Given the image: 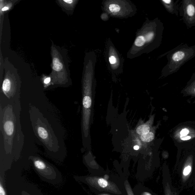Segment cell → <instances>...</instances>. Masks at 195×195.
Instances as JSON below:
<instances>
[{"instance_id":"6da1fadb","label":"cell","mask_w":195,"mask_h":195,"mask_svg":"<svg viewBox=\"0 0 195 195\" xmlns=\"http://www.w3.org/2000/svg\"><path fill=\"white\" fill-rule=\"evenodd\" d=\"M166 55L168 62L163 72L167 76L177 72L186 62L195 57V45L181 44L168 52Z\"/></svg>"},{"instance_id":"cb8c5ba5","label":"cell","mask_w":195,"mask_h":195,"mask_svg":"<svg viewBox=\"0 0 195 195\" xmlns=\"http://www.w3.org/2000/svg\"><path fill=\"white\" fill-rule=\"evenodd\" d=\"M145 195H152L150 193H146V194Z\"/></svg>"},{"instance_id":"9a60e30c","label":"cell","mask_w":195,"mask_h":195,"mask_svg":"<svg viewBox=\"0 0 195 195\" xmlns=\"http://www.w3.org/2000/svg\"><path fill=\"white\" fill-rule=\"evenodd\" d=\"M98 183L100 187L105 188L108 185V181L103 178H100L98 180Z\"/></svg>"},{"instance_id":"ba28073f","label":"cell","mask_w":195,"mask_h":195,"mask_svg":"<svg viewBox=\"0 0 195 195\" xmlns=\"http://www.w3.org/2000/svg\"><path fill=\"white\" fill-rule=\"evenodd\" d=\"M150 128L148 126L146 125H141L137 129V133L139 135H144V134H147L149 132Z\"/></svg>"},{"instance_id":"277c9868","label":"cell","mask_w":195,"mask_h":195,"mask_svg":"<svg viewBox=\"0 0 195 195\" xmlns=\"http://www.w3.org/2000/svg\"><path fill=\"white\" fill-rule=\"evenodd\" d=\"M34 166L37 173L44 180L52 183L55 180V169L43 160L38 157H30Z\"/></svg>"},{"instance_id":"8992f818","label":"cell","mask_w":195,"mask_h":195,"mask_svg":"<svg viewBox=\"0 0 195 195\" xmlns=\"http://www.w3.org/2000/svg\"><path fill=\"white\" fill-rule=\"evenodd\" d=\"M163 185L164 195H179L177 189L173 185L170 169L165 165L163 169Z\"/></svg>"},{"instance_id":"4fadbf2b","label":"cell","mask_w":195,"mask_h":195,"mask_svg":"<svg viewBox=\"0 0 195 195\" xmlns=\"http://www.w3.org/2000/svg\"><path fill=\"white\" fill-rule=\"evenodd\" d=\"M155 36V32L151 31L147 33V34L146 35L144 38L146 42H149L153 40Z\"/></svg>"},{"instance_id":"9c48e42d","label":"cell","mask_w":195,"mask_h":195,"mask_svg":"<svg viewBox=\"0 0 195 195\" xmlns=\"http://www.w3.org/2000/svg\"><path fill=\"white\" fill-rule=\"evenodd\" d=\"M53 69L56 71H60L62 69L63 66L60 61L57 58H55L53 59Z\"/></svg>"},{"instance_id":"d4e9b609","label":"cell","mask_w":195,"mask_h":195,"mask_svg":"<svg viewBox=\"0 0 195 195\" xmlns=\"http://www.w3.org/2000/svg\"><path fill=\"white\" fill-rule=\"evenodd\" d=\"M194 91H195V88H194Z\"/></svg>"},{"instance_id":"7c38bea8","label":"cell","mask_w":195,"mask_h":195,"mask_svg":"<svg viewBox=\"0 0 195 195\" xmlns=\"http://www.w3.org/2000/svg\"><path fill=\"white\" fill-rule=\"evenodd\" d=\"M146 40L144 36H139L136 38L135 41V45L137 47H141L144 45Z\"/></svg>"},{"instance_id":"7402d4cb","label":"cell","mask_w":195,"mask_h":195,"mask_svg":"<svg viewBox=\"0 0 195 195\" xmlns=\"http://www.w3.org/2000/svg\"><path fill=\"white\" fill-rule=\"evenodd\" d=\"M193 190H194L195 191V176L194 179V180H193Z\"/></svg>"},{"instance_id":"52a82bcc","label":"cell","mask_w":195,"mask_h":195,"mask_svg":"<svg viewBox=\"0 0 195 195\" xmlns=\"http://www.w3.org/2000/svg\"><path fill=\"white\" fill-rule=\"evenodd\" d=\"M179 0H162L161 2L169 13L178 16L179 15Z\"/></svg>"},{"instance_id":"2e32d148","label":"cell","mask_w":195,"mask_h":195,"mask_svg":"<svg viewBox=\"0 0 195 195\" xmlns=\"http://www.w3.org/2000/svg\"><path fill=\"white\" fill-rule=\"evenodd\" d=\"M189 133V131L188 129H184L181 130L180 132L181 136L180 137L185 136L188 135Z\"/></svg>"},{"instance_id":"603a6c76","label":"cell","mask_w":195,"mask_h":195,"mask_svg":"<svg viewBox=\"0 0 195 195\" xmlns=\"http://www.w3.org/2000/svg\"><path fill=\"white\" fill-rule=\"evenodd\" d=\"M134 149L135 150H138L139 149V147L138 146H135L134 147Z\"/></svg>"},{"instance_id":"5bb4252c","label":"cell","mask_w":195,"mask_h":195,"mask_svg":"<svg viewBox=\"0 0 195 195\" xmlns=\"http://www.w3.org/2000/svg\"><path fill=\"white\" fill-rule=\"evenodd\" d=\"M109 10L112 13H116L119 11L120 7L118 5L115 4H111L109 6Z\"/></svg>"},{"instance_id":"ac0fdd59","label":"cell","mask_w":195,"mask_h":195,"mask_svg":"<svg viewBox=\"0 0 195 195\" xmlns=\"http://www.w3.org/2000/svg\"><path fill=\"white\" fill-rule=\"evenodd\" d=\"M190 138H191V137L190 136H185L180 137L181 139L182 140H184V141L190 140Z\"/></svg>"},{"instance_id":"7a4b0ae2","label":"cell","mask_w":195,"mask_h":195,"mask_svg":"<svg viewBox=\"0 0 195 195\" xmlns=\"http://www.w3.org/2000/svg\"><path fill=\"white\" fill-rule=\"evenodd\" d=\"M1 127L4 147L7 151L12 149L16 129V120L12 105H8L1 110ZM1 129V130H2Z\"/></svg>"},{"instance_id":"8fae6325","label":"cell","mask_w":195,"mask_h":195,"mask_svg":"<svg viewBox=\"0 0 195 195\" xmlns=\"http://www.w3.org/2000/svg\"><path fill=\"white\" fill-rule=\"evenodd\" d=\"M91 101L90 97L88 96L84 97L83 99V108L85 109H88L91 105Z\"/></svg>"},{"instance_id":"30bf717a","label":"cell","mask_w":195,"mask_h":195,"mask_svg":"<svg viewBox=\"0 0 195 195\" xmlns=\"http://www.w3.org/2000/svg\"><path fill=\"white\" fill-rule=\"evenodd\" d=\"M154 138V135L152 132H149L148 133L141 135V138L143 141L149 142L153 140Z\"/></svg>"},{"instance_id":"ffe728a7","label":"cell","mask_w":195,"mask_h":195,"mask_svg":"<svg viewBox=\"0 0 195 195\" xmlns=\"http://www.w3.org/2000/svg\"><path fill=\"white\" fill-rule=\"evenodd\" d=\"M64 2H66V3H68V4H71L73 1H71V0H70V1L68 0V1H64Z\"/></svg>"},{"instance_id":"44dd1931","label":"cell","mask_w":195,"mask_h":195,"mask_svg":"<svg viewBox=\"0 0 195 195\" xmlns=\"http://www.w3.org/2000/svg\"><path fill=\"white\" fill-rule=\"evenodd\" d=\"M9 9V8L8 7H5L4 8H3L2 9V11H5L8 10Z\"/></svg>"},{"instance_id":"5b68a950","label":"cell","mask_w":195,"mask_h":195,"mask_svg":"<svg viewBox=\"0 0 195 195\" xmlns=\"http://www.w3.org/2000/svg\"><path fill=\"white\" fill-rule=\"evenodd\" d=\"M34 126L38 136L47 148L50 150L51 149L52 150L56 143L55 142V139L52 135L46 124L40 118H38L37 120L34 122Z\"/></svg>"},{"instance_id":"3957f363","label":"cell","mask_w":195,"mask_h":195,"mask_svg":"<svg viewBox=\"0 0 195 195\" xmlns=\"http://www.w3.org/2000/svg\"><path fill=\"white\" fill-rule=\"evenodd\" d=\"M179 15L187 28L195 27V0L181 1Z\"/></svg>"},{"instance_id":"e0dca14e","label":"cell","mask_w":195,"mask_h":195,"mask_svg":"<svg viewBox=\"0 0 195 195\" xmlns=\"http://www.w3.org/2000/svg\"><path fill=\"white\" fill-rule=\"evenodd\" d=\"M109 62L111 64H114L116 62V58L114 56H111L109 57Z\"/></svg>"},{"instance_id":"d6986e66","label":"cell","mask_w":195,"mask_h":195,"mask_svg":"<svg viewBox=\"0 0 195 195\" xmlns=\"http://www.w3.org/2000/svg\"><path fill=\"white\" fill-rule=\"evenodd\" d=\"M50 80H51V79H50V77H47L44 80V83L46 84H47L50 83Z\"/></svg>"},{"instance_id":"484cf974","label":"cell","mask_w":195,"mask_h":195,"mask_svg":"<svg viewBox=\"0 0 195 195\" xmlns=\"http://www.w3.org/2000/svg\"></svg>"}]
</instances>
